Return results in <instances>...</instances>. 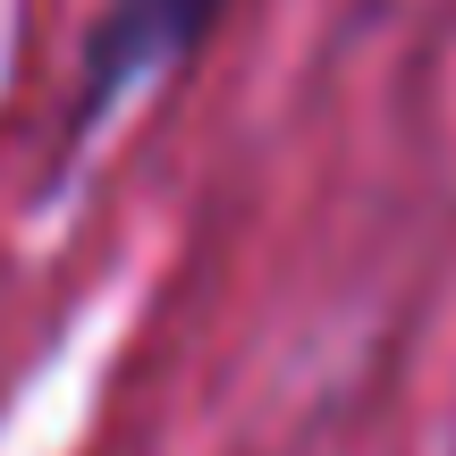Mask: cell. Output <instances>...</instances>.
<instances>
[{
	"mask_svg": "<svg viewBox=\"0 0 456 456\" xmlns=\"http://www.w3.org/2000/svg\"><path fill=\"white\" fill-rule=\"evenodd\" d=\"M220 17H228V0H102L85 43H77V85H68V102H60L43 195H60L77 152L94 144L135 94H152V85H169L178 68H195V51L212 43Z\"/></svg>",
	"mask_w": 456,
	"mask_h": 456,
	"instance_id": "obj_1",
	"label": "cell"
}]
</instances>
